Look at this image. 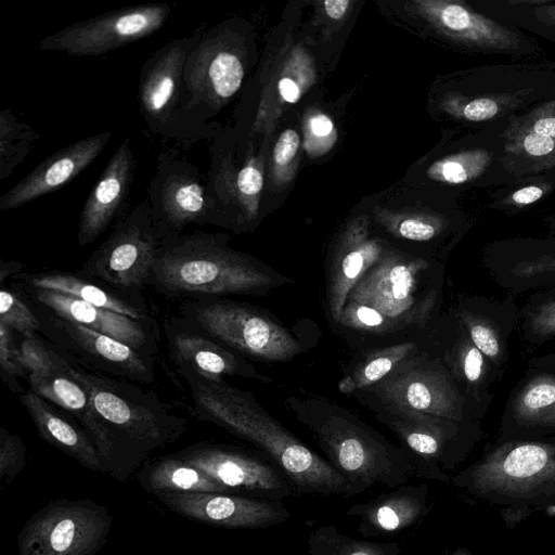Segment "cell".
Wrapping results in <instances>:
<instances>
[{"mask_svg": "<svg viewBox=\"0 0 555 555\" xmlns=\"http://www.w3.org/2000/svg\"><path fill=\"white\" fill-rule=\"evenodd\" d=\"M195 415L264 451L284 473L296 493L345 495L359 492L327 462L274 420L248 391L224 378L211 379L180 371Z\"/></svg>", "mask_w": 555, "mask_h": 555, "instance_id": "obj_1", "label": "cell"}, {"mask_svg": "<svg viewBox=\"0 0 555 555\" xmlns=\"http://www.w3.org/2000/svg\"><path fill=\"white\" fill-rule=\"evenodd\" d=\"M222 233H180L164 237L147 281L172 299L259 294L283 283L248 255L228 245Z\"/></svg>", "mask_w": 555, "mask_h": 555, "instance_id": "obj_2", "label": "cell"}, {"mask_svg": "<svg viewBox=\"0 0 555 555\" xmlns=\"http://www.w3.org/2000/svg\"><path fill=\"white\" fill-rule=\"evenodd\" d=\"M67 372L89 392L111 444L105 472L125 481L149 456L178 440L185 418L171 413L152 391L108 376L89 373L67 361Z\"/></svg>", "mask_w": 555, "mask_h": 555, "instance_id": "obj_3", "label": "cell"}, {"mask_svg": "<svg viewBox=\"0 0 555 555\" xmlns=\"http://www.w3.org/2000/svg\"><path fill=\"white\" fill-rule=\"evenodd\" d=\"M451 482L496 506L508 529L535 512L555 511V436L494 441Z\"/></svg>", "mask_w": 555, "mask_h": 555, "instance_id": "obj_4", "label": "cell"}, {"mask_svg": "<svg viewBox=\"0 0 555 555\" xmlns=\"http://www.w3.org/2000/svg\"><path fill=\"white\" fill-rule=\"evenodd\" d=\"M285 406L309 429L327 462L359 493L374 486L397 488L414 476L404 449L336 402L291 396Z\"/></svg>", "mask_w": 555, "mask_h": 555, "instance_id": "obj_5", "label": "cell"}, {"mask_svg": "<svg viewBox=\"0 0 555 555\" xmlns=\"http://www.w3.org/2000/svg\"><path fill=\"white\" fill-rule=\"evenodd\" d=\"M555 94V61L515 60L464 69L446 78L437 106L472 130L506 120Z\"/></svg>", "mask_w": 555, "mask_h": 555, "instance_id": "obj_6", "label": "cell"}, {"mask_svg": "<svg viewBox=\"0 0 555 555\" xmlns=\"http://www.w3.org/2000/svg\"><path fill=\"white\" fill-rule=\"evenodd\" d=\"M441 266L423 258L385 254L359 280L348 299L369 306L398 330L426 325L441 299Z\"/></svg>", "mask_w": 555, "mask_h": 555, "instance_id": "obj_7", "label": "cell"}, {"mask_svg": "<svg viewBox=\"0 0 555 555\" xmlns=\"http://www.w3.org/2000/svg\"><path fill=\"white\" fill-rule=\"evenodd\" d=\"M201 36L197 31L166 42L139 74L138 103L147 129L184 146L214 135L194 118L183 82L186 60Z\"/></svg>", "mask_w": 555, "mask_h": 555, "instance_id": "obj_8", "label": "cell"}, {"mask_svg": "<svg viewBox=\"0 0 555 555\" xmlns=\"http://www.w3.org/2000/svg\"><path fill=\"white\" fill-rule=\"evenodd\" d=\"M177 318L243 357L289 361L302 346L283 325L248 304L219 298L184 300Z\"/></svg>", "mask_w": 555, "mask_h": 555, "instance_id": "obj_9", "label": "cell"}, {"mask_svg": "<svg viewBox=\"0 0 555 555\" xmlns=\"http://www.w3.org/2000/svg\"><path fill=\"white\" fill-rule=\"evenodd\" d=\"M375 403L377 417L404 446L414 476L450 482L454 470L485 436L481 423H460Z\"/></svg>", "mask_w": 555, "mask_h": 555, "instance_id": "obj_10", "label": "cell"}, {"mask_svg": "<svg viewBox=\"0 0 555 555\" xmlns=\"http://www.w3.org/2000/svg\"><path fill=\"white\" fill-rule=\"evenodd\" d=\"M360 392L369 393L376 403L460 423L483 420L434 351H418Z\"/></svg>", "mask_w": 555, "mask_h": 555, "instance_id": "obj_11", "label": "cell"}, {"mask_svg": "<svg viewBox=\"0 0 555 555\" xmlns=\"http://www.w3.org/2000/svg\"><path fill=\"white\" fill-rule=\"evenodd\" d=\"M164 237L143 201L115 223L78 273L124 293L141 294Z\"/></svg>", "mask_w": 555, "mask_h": 555, "instance_id": "obj_12", "label": "cell"}, {"mask_svg": "<svg viewBox=\"0 0 555 555\" xmlns=\"http://www.w3.org/2000/svg\"><path fill=\"white\" fill-rule=\"evenodd\" d=\"M417 14L451 46L470 54L515 60L544 59L540 43L524 30L502 23L463 0H417Z\"/></svg>", "mask_w": 555, "mask_h": 555, "instance_id": "obj_13", "label": "cell"}, {"mask_svg": "<svg viewBox=\"0 0 555 555\" xmlns=\"http://www.w3.org/2000/svg\"><path fill=\"white\" fill-rule=\"evenodd\" d=\"M113 524L89 499H56L36 512L17 535V555H95Z\"/></svg>", "mask_w": 555, "mask_h": 555, "instance_id": "obj_14", "label": "cell"}, {"mask_svg": "<svg viewBox=\"0 0 555 555\" xmlns=\"http://www.w3.org/2000/svg\"><path fill=\"white\" fill-rule=\"evenodd\" d=\"M26 302L40 322L39 333L69 363L89 373L121 380L141 384L154 382L156 358L60 318L36 304Z\"/></svg>", "mask_w": 555, "mask_h": 555, "instance_id": "obj_15", "label": "cell"}, {"mask_svg": "<svg viewBox=\"0 0 555 555\" xmlns=\"http://www.w3.org/2000/svg\"><path fill=\"white\" fill-rule=\"evenodd\" d=\"M228 25L221 24L202 33L190 53L183 73L184 89L191 112L208 132L209 124L243 85L245 66L242 51Z\"/></svg>", "mask_w": 555, "mask_h": 555, "instance_id": "obj_16", "label": "cell"}, {"mask_svg": "<svg viewBox=\"0 0 555 555\" xmlns=\"http://www.w3.org/2000/svg\"><path fill=\"white\" fill-rule=\"evenodd\" d=\"M146 201L164 236L183 233L190 224H216L207 179L178 150L160 151Z\"/></svg>", "mask_w": 555, "mask_h": 555, "instance_id": "obj_17", "label": "cell"}, {"mask_svg": "<svg viewBox=\"0 0 555 555\" xmlns=\"http://www.w3.org/2000/svg\"><path fill=\"white\" fill-rule=\"evenodd\" d=\"M171 13L167 3L129 5L70 24L43 38L42 51L93 56L145 38L163 27Z\"/></svg>", "mask_w": 555, "mask_h": 555, "instance_id": "obj_18", "label": "cell"}, {"mask_svg": "<svg viewBox=\"0 0 555 555\" xmlns=\"http://www.w3.org/2000/svg\"><path fill=\"white\" fill-rule=\"evenodd\" d=\"M506 120L468 134L446 147L426 169L427 178L453 194L473 188H499L515 179L505 165L503 130Z\"/></svg>", "mask_w": 555, "mask_h": 555, "instance_id": "obj_19", "label": "cell"}, {"mask_svg": "<svg viewBox=\"0 0 555 555\" xmlns=\"http://www.w3.org/2000/svg\"><path fill=\"white\" fill-rule=\"evenodd\" d=\"M481 264L507 295L555 287V237L513 236L481 249Z\"/></svg>", "mask_w": 555, "mask_h": 555, "instance_id": "obj_20", "label": "cell"}, {"mask_svg": "<svg viewBox=\"0 0 555 555\" xmlns=\"http://www.w3.org/2000/svg\"><path fill=\"white\" fill-rule=\"evenodd\" d=\"M11 288L26 301L51 313L117 339L141 352L157 357L160 332L156 319L137 320L107 309L92 306L78 298L12 281Z\"/></svg>", "mask_w": 555, "mask_h": 555, "instance_id": "obj_21", "label": "cell"}, {"mask_svg": "<svg viewBox=\"0 0 555 555\" xmlns=\"http://www.w3.org/2000/svg\"><path fill=\"white\" fill-rule=\"evenodd\" d=\"M154 495L182 517L229 529H264L291 517L281 500L207 492H155Z\"/></svg>", "mask_w": 555, "mask_h": 555, "instance_id": "obj_22", "label": "cell"}, {"mask_svg": "<svg viewBox=\"0 0 555 555\" xmlns=\"http://www.w3.org/2000/svg\"><path fill=\"white\" fill-rule=\"evenodd\" d=\"M175 455L236 491L247 490L281 501L292 494L293 487L282 470L243 451L198 442Z\"/></svg>", "mask_w": 555, "mask_h": 555, "instance_id": "obj_23", "label": "cell"}, {"mask_svg": "<svg viewBox=\"0 0 555 555\" xmlns=\"http://www.w3.org/2000/svg\"><path fill=\"white\" fill-rule=\"evenodd\" d=\"M433 351L483 418L495 396L493 389L502 377L475 346L452 311L441 318L437 326Z\"/></svg>", "mask_w": 555, "mask_h": 555, "instance_id": "obj_24", "label": "cell"}, {"mask_svg": "<svg viewBox=\"0 0 555 555\" xmlns=\"http://www.w3.org/2000/svg\"><path fill=\"white\" fill-rule=\"evenodd\" d=\"M555 436V370L530 367L511 391L495 441Z\"/></svg>", "mask_w": 555, "mask_h": 555, "instance_id": "obj_25", "label": "cell"}, {"mask_svg": "<svg viewBox=\"0 0 555 555\" xmlns=\"http://www.w3.org/2000/svg\"><path fill=\"white\" fill-rule=\"evenodd\" d=\"M134 173L135 160L126 139L107 162L82 206L77 232L80 247L93 243L130 211Z\"/></svg>", "mask_w": 555, "mask_h": 555, "instance_id": "obj_26", "label": "cell"}, {"mask_svg": "<svg viewBox=\"0 0 555 555\" xmlns=\"http://www.w3.org/2000/svg\"><path fill=\"white\" fill-rule=\"evenodd\" d=\"M452 313L475 346L503 377L509 359L508 340L518 326L515 297L461 295Z\"/></svg>", "mask_w": 555, "mask_h": 555, "instance_id": "obj_27", "label": "cell"}, {"mask_svg": "<svg viewBox=\"0 0 555 555\" xmlns=\"http://www.w3.org/2000/svg\"><path fill=\"white\" fill-rule=\"evenodd\" d=\"M111 137L112 131L100 132L49 155L0 196V210L18 208L73 181L101 154Z\"/></svg>", "mask_w": 555, "mask_h": 555, "instance_id": "obj_28", "label": "cell"}, {"mask_svg": "<svg viewBox=\"0 0 555 555\" xmlns=\"http://www.w3.org/2000/svg\"><path fill=\"white\" fill-rule=\"evenodd\" d=\"M172 361L180 371L193 372L211 379L240 376L261 383L272 382L245 357L186 326L177 317L164 323Z\"/></svg>", "mask_w": 555, "mask_h": 555, "instance_id": "obj_29", "label": "cell"}, {"mask_svg": "<svg viewBox=\"0 0 555 555\" xmlns=\"http://www.w3.org/2000/svg\"><path fill=\"white\" fill-rule=\"evenodd\" d=\"M385 254L383 244L369 235L361 220L352 222L343 233L326 271V306L335 324L339 323L352 288Z\"/></svg>", "mask_w": 555, "mask_h": 555, "instance_id": "obj_30", "label": "cell"}, {"mask_svg": "<svg viewBox=\"0 0 555 555\" xmlns=\"http://www.w3.org/2000/svg\"><path fill=\"white\" fill-rule=\"evenodd\" d=\"M429 508L428 486L404 483L363 504H354L346 514L359 519L358 532L361 535L375 538L418 524Z\"/></svg>", "mask_w": 555, "mask_h": 555, "instance_id": "obj_31", "label": "cell"}, {"mask_svg": "<svg viewBox=\"0 0 555 555\" xmlns=\"http://www.w3.org/2000/svg\"><path fill=\"white\" fill-rule=\"evenodd\" d=\"M66 363L62 356L59 364L50 371L29 374V389L66 411L79 423L94 442L105 472L111 455L107 431L92 405L88 390L67 372Z\"/></svg>", "mask_w": 555, "mask_h": 555, "instance_id": "obj_32", "label": "cell"}, {"mask_svg": "<svg viewBox=\"0 0 555 555\" xmlns=\"http://www.w3.org/2000/svg\"><path fill=\"white\" fill-rule=\"evenodd\" d=\"M12 281L26 286L65 294L92 306L107 309L137 320L155 319L141 294H129L87 279L78 272L46 271L20 273Z\"/></svg>", "mask_w": 555, "mask_h": 555, "instance_id": "obj_33", "label": "cell"}, {"mask_svg": "<svg viewBox=\"0 0 555 555\" xmlns=\"http://www.w3.org/2000/svg\"><path fill=\"white\" fill-rule=\"evenodd\" d=\"M20 400L43 440L73 457L85 468L104 472L94 442L80 425L31 389L22 392Z\"/></svg>", "mask_w": 555, "mask_h": 555, "instance_id": "obj_34", "label": "cell"}, {"mask_svg": "<svg viewBox=\"0 0 555 555\" xmlns=\"http://www.w3.org/2000/svg\"><path fill=\"white\" fill-rule=\"evenodd\" d=\"M137 477L139 485L152 494L155 492H236L175 454L147 460Z\"/></svg>", "mask_w": 555, "mask_h": 555, "instance_id": "obj_35", "label": "cell"}, {"mask_svg": "<svg viewBox=\"0 0 555 555\" xmlns=\"http://www.w3.org/2000/svg\"><path fill=\"white\" fill-rule=\"evenodd\" d=\"M473 8L502 23L555 43V0H468Z\"/></svg>", "mask_w": 555, "mask_h": 555, "instance_id": "obj_36", "label": "cell"}, {"mask_svg": "<svg viewBox=\"0 0 555 555\" xmlns=\"http://www.w3.org/2000/svg\"><path fill=\"white\" fill-rule=\"evenodd\" d=\"M518 326L528 347H539L555 337V287L532 292L519 307ZM528 366L555 370V352L531 358Z\"/></svg>", "mask_w": 555, "mask_h": 555, "instance_id": "obj_37", "label": "cell"}, {"mask_svg": "<svg viewBox=\"0 0 555 555\" xmlns=\"http://www.w3.org/2000/svg\"><path fill=\"white\" fill-rule=\"evenodd\" d=\"M418 352L415 343L405 341L377 349L354 366L352 372L343 377L338 389L344 395L365 390L386 377L401 362Z\"/></svg>", "mask_w": 555, "mask_h": 555, "instance_id": "obj_38", "label": "cell"}, {"mask_svg": "<svg viewBox=\"0 0 555 555\" xmlns=\"http://www.w3.org/2000/svg\"><path fill=\"white\" fill-rule=\"evenodd\" d=\"M555 191V173L530 176L495 188L488 194L491 209L516 215L531 209Z\"/></svg>", "mask_w": 555, "mask_h": 555, "instance_id": "obj_39", "label": "cell"}, {"mask_svg": "<svg viewBox=\"0 0 555 555\" xmlns=\"http://www.w3.org/2000/svg\"><path fill=\"white\" fill-rule=\"evenodd\" d=\"M309 555H399L395 542L363 541L341 534L335 525L314 529L307 540Z\"/></svg>", "mask_w": 555, "mask_h": 555, "instance_id": "obj_40", "label": "cell"}, {"mask_svg": "<svg viewBox=\"0 0 555 555\" xmlns=\"http://www.w3.org/2000/svg\"><path fill=\"white\" fill-rule=\"evenodd\" d=\"M39 134L9 108L0 112V180L11 176L34 149Z\"/></svg>", "mask_w": 555, "mask_h": 555, "instance_id": "obj_41", "label": "cell"}, {"mask_svg": "<svg viewBox=\"0 0 555 555\" xmlns=\"http://www.w3.org/2000/svg\"><path fill=\"white\" fill-rule=\"evenodd\" d=\"M0 323L9 326L22 337L39 333L40 322L23 297L12 288H0Z\"/></svg>", "mask_w": 555, "mask_h": 555, "instance_id": "obj_42", "label": "cell"}, {"mask_svg": "<svg viewBox=\"0 0 555 555\" xmlns=\"http://www.w3.org/2000/svg\"><path fill=\"white\" fill-rule=\"evenodd\" d=\"M14 332L0 323V371L2 382L13 392L21 395L20 377L27 378L28 373L24 366L20 346L15 343Z\"/></svg>", "mask_w": 555, "mask_h": 555, "instance_id": "obj_43", "label": "cell"}, {"mask_svg": "<svg viewBox=\"0 0 555 555\" xmlns=\"http://www.w3.org/2000/svg\"><path fill=\"white\" fill-rule=\"evenodd\" d=\"M338 324L374 334L398 331L397 326L377 310L351 300H347Z\"/></svg>", "mask_w": 555, "mask_h": 555, "instance_id": "obj_44", "label": "cell"}, {"mask_svg": "<svg viewBox=\"0 0 555 555\" xmlns=\"http://www.w3.org/2000/svg\"><path fill=\"white\" fill-rule=\"evenodd\" d=\"M507 122L555 141V94L508 118Z\"/></svg>", "mask_w": 555, "mask_h": 555, "instance_id": "obj_45", "label": "cell"}, {"mask_svg": "<svg viewBox=\"0 0 555 555\" xmlns=\"http://www.w3.org/2000/svg\"><path fill=\"white\" fill-rule=\"evenodd\" d=\"M26 447L22 438L0 427V481L10 485L24 469Z\"/></svg>", "mask_w": 555, "mask_h": 555, "instance_id": "obj_46", "label": "cell"}, {"mask_svg": "<svg viewBox=\"0 0 555 555\" xmlns=\"http://www.w3.org/2000/svg\"><path fill=\"white\" fill-rule=\"evenodd\" d=\"M20 350L28 375L50 371L59 364L62 357L49 341L42 340L38 335L22 337Z\"/></svg>", "mask_w": 555, "mask_h": 555, "instance_id": "obj_47", "label": "cell"}, {"mask_svg": "<svg viewBox=\"0 0 555 555\" xmlns=\"http://www.w3.org/2000/svg\"><path fill=\"white\" fill-rule=\"evenodd\" d=\"M304 59L294 57L292 62L282 70L275 85V91L282 103L294 104L299 101L304 91L307 89L311 77L310 68L307 64L300 65Z\"/></svg>", "mask_w": 555, "mask_h": 555, "instance_id": "obj_48", "label": "cell"}, {"mask_svg": "<svg viewBox=\"0 0 555 555\" xmlns=\"http://www.w3.org/2000/svg\"><path fill=\"white\" fill-rule=\"evenodd\" d=\"M335 139V126L326 114L309 115L305 122V147L310 155H322L333 145Z\"/></svg>", "mask_w": 555, "mask_h": 555, "instance_id": "obj_49", "label": "cell"}, {"mask_svg": "<svg viewBox=\"0 0 555 555\" xmlns=\"http://www.w3.org/2000/svg\"><path fill=\"white\" fill-rule=\"evenodd\" d=\"M300 139L294 129L283 131L273 150V162L276 172H283L289 167L299 150Z\"/></svg>", "mask_w": 555, "mask_h": 555, "instance_id": "obj_50", "label": "cell"}, {"mask_svg": "<svg viewBox=\"0 0 555 555\" xmlns=\"http://www.w3.org/2000/svg\"><path fill=\"white\" fill-rule=\"evenodd\" d=\"M351 4L352 2L349 0H325L323 2L325 13L333 20L344 17Z\"/></svg>", "mask_w": 555, "mask_h": 555, "instance_id": "obj_51", "label": "cell"}, {"mask_svg": "<svg viewBox=\"0 0 555 555\" xmlns=\"http://www.w3.org/2000/svg\"><path fill=\"white\" fill-rule=\"evenodd\" d=\"M24 264L14 260H0V285H4V282L9 278L22 273Z\"/></svg>", "mask_w": 555, "mask_h": 555, "instance_id": "obj_52", "label": "cell"}, {"mask_svg": "<svg viewBox=\"0 0 555 555\" xmlns=\"http://www.w3.org/2000/svg\"><path fill=\"white\" fill-rule=\"evenodd\" d=\"M544 222L547 227V236L555 237V216L545 217Z\"/></svg>", "mask_w": 555, "mask_h": 555, "instance_id": "obj_53", "label": "cell"}, {"mask_svg": "<svg viewBox=\"0 0 555 555\" xmlns=\"http://www.w3.org/2000/svg\"><path fill=\"white\" fill-rule=\"evenodd\" d=\"M452 555H476L465 547H457Z\"/></svg>", "mask_w": 555, "mask_h": 555, "instance_id": "obj_54", "label": "cell"}]
</instances>
